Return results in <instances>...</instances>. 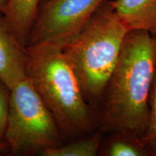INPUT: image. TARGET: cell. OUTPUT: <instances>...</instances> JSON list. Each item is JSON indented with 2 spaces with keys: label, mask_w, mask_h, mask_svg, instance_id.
I'll return each mask as SVG.
<instances>
[{
  "label": "cell",
  "mask_w": 156,
  "mask_h": 156,
  "mask_svg": "<svg viewBox=\"0 0 156 156\" xmlns=\"http://www.w3.org/2000/svg\"><path fill=\"white\" fill-rule=\"evenodd\" d=\"M156 73V36L131 30L97 108L98 129L142 137L150 120L149 101Z\"/></svg>",
  "instance_id": "obj_1"
},
{
  "label": "cell",
  "mask_w": 156,
  "mask_h": 156,
  "mask_svg": "<svg viewBox=\"0 0 156 156\" xmlns=\"http://www.w3.org/2000/svg\"><path fill=\"white\" fill-rule=\"evenodd\" d=\"M25 54V76L53 114L65 140L71 141L98 129L97 111L85 100L62 48L28 45Z\"/></svg>",
  "instance_id": "obj_2"
},
{
  "label": "cell",
  "mask_w": 156,
  "mask_h": 156,
  "mask_svg": "<svg viewBox=\"0 0 156 156\" xmlns=\"http://www.w3.org/2000/svg\"><path fill=\"white\" fill-rule=\"evenodd\" d=\"M129 31L110 1L105 0L80 32L62 48L85 100L96 111Z\"/></svg>",
  "instance_id": "obj_3"
},
{
  "label": "cell",
  "mask_w": 156,
  "mask_h": 156,
  "mask_svg": "<svg viewBox=\"0 0 156 156\" xmlns=\"http://www.w3.org/2000/svg\"><path fill=\"white\" fill-rule=\"evenodd\" d=\"M4 139L9 155L30 156L62 145L55 119L28 78L10 89Z\"/></svg>",
  "instance_id": "obj_4"
},
{
  "label": "cell",
  "mask_w": 156,
  "mask_h": 156,
  "mask_svg": "<svg viewBox=\"0 0 156 156\" xmlns=\"http://www.w3.org/2000/svg\"><path fill=\"white\" fill-rule=\"evenodd\" d=\"M105 0H41L26 46L63 48L80 32Z\"/></svg>",
  "instance_id": "obj_5"
},
{
  "label": "cell",
  "mask_w": 156,
  "mask_h": 156,
  "mask_svg": "<svg viewBox=\"0 0 156 156\" xmlns=\"http://www.w3.org/2000/svg\"><path fill=\"white\" fill-rule=\"evenodd\" d=\"M25 76V54L5 14L0 12V80L11 89Z\"/></svg>",
  "instance_id": "obj_6"
},
{
  "label": "cell",
  "mask_w": 156,
  "mask_h": 156,
  "mask_svg": "<svg viewBox=\"0 0 156 156\" xmlns=\"http://www.w3.org/2000/svg\"><path fill=\"white\" fill-rule=\"evenodd\" d=\"M113 9L129 30H142L156 36V0H112Z\"/></svg>",
  "instance_id": "obj_7"
},
{
  "label": "cell",
  "mask_w": 156,
  "mask_h": 156,
  "mask_svg": "<svg viewBox=\"0 0 156 156\" xmlns=\"http://www.w3.org/2000/svg\"><path fill=\"white\" fill-rule=\"evenodd\" d=\"M98 155L151 156L141 136L126 130L104 134L99 147Z\"/></svg>",
  "instance_id": "obj_8"
},
{
  "label": "cell",
  "mask_w": 156,
  "mask_h": 156,
  "mask_svg": "<svg viewBox=\"0 0 156 156\" xmlns=\"http://www.w3.org/2000/svg\"><path fill=\"white\" fill-rule=\"evenodd\" d=\"M41 2V0H9L6 17L15 36L25 47Z\"/></svg>",
  "instance_id": "obj_9"
},
{
  "label": "cell",
  "mask_w": 156,
  "mask_h": 156,
  "mask_svg": "<svg viewBox=\"0 0 156 156\" xmlns=\"http://www.w3.org/2000/svg\"><path fill=\"white\" fill-rule=\"evenodd\" d=\"M104 133L98 129L88 135L71 140L68 143L46 150L42 156H96Z\"/></svg>",
  "instance_id": "obj_10"
},
{
  "label": "cell",
  "mask_w": 156,
  "mask_h": 156,
  "mask_svg": "<svg viewBox=\"0 0 156 156\" xmlns=\"http://www.w3.org/2000/svg\"><path fill=\"white\" fill-rule=\"evenodd\" d=\"M149 106V124L142 140L151 156H156V73L151 88Z\"/></svg>",
  "instance_id": "obj_11"
},
{
  "label": "cell",
  "mask_w": 156,
  "mask_h": 156,
  "mask_svg": "<svg viewBox=\"0 0 156 156\" xmlns=\"http://www.w3.org/2000/svg\"><path fill=\"white\" fill-rule=\"evenodd\" d=\"M10 89L0 80V140L4 139Z\"/></svg>",
  "instance_id": "obj_12"
},
{
  "label": "cell",
  "mask_w": 156,
  "mask_h": 156,
  "mask_svg": "<svg viewBox=\"0 0 156 156\" xmlns=\"http://www.w3.org/2000/svg\"><path fill=\"white\" fill-rule=\"evenodd\" d=\"M9 153V145L5 139L0 140V155Z\"/></svg>",
  "instance_id": "obj_13"
},
{
  "label": "cell",
  "mask_w": 156,
  "mask_h": 156,
  "mask_svg": "<svg viewBox=\"0 0 156 156\" xmlns=\"http://www.w3.org/2000/svg\"><path fill=\"white\" fill-rule=\"evenodd\" d=\"M8 4L9 0H0V12L5 15L8 10Z\"/></svg>",
  "instance_id": "obj_14"
}]
</instances>
